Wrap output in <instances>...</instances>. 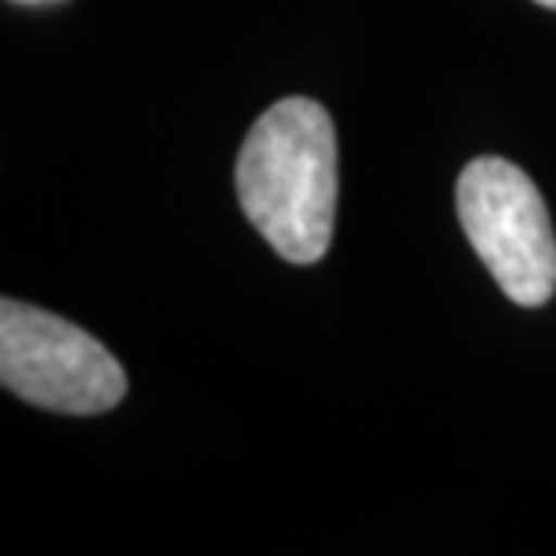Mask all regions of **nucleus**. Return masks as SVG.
Here are the masks:
<instances>
[{
  "mask_svg": "<svg viewBox=\"0 0 556 556\" xmlns=\"http://www.w3.org/2000/svg\"><path fill=\"white\" fill-rule=\"evenodd\" d=\"M26 4H33V0H26Z\"/></svg>",
  "mask_w": 556,
  "mask_h": 556,
  "instance_id": "nucleus-5",
  "label": "nucleus"
},
{
  "mask_svg": "<svg viewBox=\"0 0 556 556\" xmlns=\"http://www.w3.org/2000/svg\"><path fill=\"white\" fill-rule=\"evenodd\" d=\"M535 4H542V8H553V11H556V0H535Z\"/></svg>",
  "mask_w": 556,
  "mask_h": 556,
  "instance_id": "nucleus-4",
  "label": "nucleus"
},
{
  "mask_svg": "<svg viewBox=\"0 0 556 556\" xmlns=\"http://www.w3.org/2000/svg\"><path fill=\"white\" fill-rule=\"evenodd\" d=\"M455 214L495 286L520 307L556 293V236L549 206L517 163L481 155L455 181Z\"/></svg>",
  "mask_w": 556,
  "mask_h": 556,
  "instance_id": "nucleus-2",
  "label": "nucleus"
},
{
  "mask_svg": "<svg viewBox=\"0 0 556 556\" xmlns=\"http://www.w3.org/2000/svg\"><path fill=\"white\" fill-rule=\"evenodd\" d=\"M0 383L62 416H102L127 394V372L91 332L22 300L0 304Z\"/></svg>",
  "mask_w": 556,
  "mask_h": 556,
  "instance_id": "nucleus-3",
  "label": "nucleus"
},
{
  "mask_svg": "<svg viewBox=\"0 0 556 556\" xmlns=\"http://www.w3.org/2000/svg\"><path fill=\"white\" fill-rule=\"evenodd\" d=\"M239 206L289 264L326 257L337 220V130L311 98H282L250 127L236 166Z\"/></svg>",
  "mask_w": 556,
  "mask_h": 556,
  "instance_id": "nucleus-1",
  "label": "nucleus"
}]
</instances>
